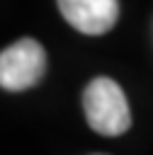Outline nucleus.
I'll list each match as a JSON object with an SVG mask.
<instances>
[{
  "label": "nucleus",
  "mask_w": 153,
  "mask_h": 155,
  "mask_svg": "<svg viewBox=\"0 0 153 155\" xmlns=\"http://www.w3.org/2000/svg\"><path fill=\"white\" fill-rule=\"evenodd\" d=\"M63 19L90 36L107 34L119 19V0H58Z\"/></svg>",
  "instance_id": "nucleus-3"
},
{
  "label": "nucleus",
  "mask_w": 153,
  "mask_h": 155,
  "mask_svg": "<svg viewBox=\"0 0 153 155\" xmlns=\"http://www.w3.org/2000/svg\"><path fill=\"white\" fill-rule=\"evenodd\" d=\"M83 109L90 128L100 136H121L131 126L124 90L112 78H95L83 92Z\"/></svg>",
  "instance_id": "nucleus-1"
},
{
  "label": "nucleus",
  "mask_w": 153,
  "mask_h": 155,
  "mask_svg": "<svg viewBox=\"0 0 153 155\" xmlns=\"http://www.w3.org/2000/svg\"><path fill=\"white\" fill-rule=\"evenodd\" d=\"M46 73V51L36 39H19L0 51V87L22 92L34 87Z\"/></svg>",
  "instance_id": "nucleus-2"
}]
</instances>
